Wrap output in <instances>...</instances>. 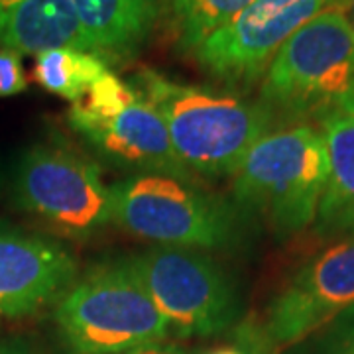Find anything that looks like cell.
<instances>
[{
    "mask_svg": "<svg viewBox=\"0 0 354 354\" xmlns=\"http://www.w3.org/2000/svg\"><path fill=\"white\" fill-rule=\"evenodd\" d=\"M67 122L104 162L120 169L189 177L164 118L130 83L111 71L71 104Z\"/></svg>",
    "mask_w": 354,
    "mask_h": 354,
    "instance_id": "7",
    "label": "cell"
},
{
    "mask_svg": "<svg viewBox=\"0 0 354 354\" xmlns=\"http://www.w3.org/2000/svg\"><path fill=\"white\" fill-rule=\"evenodd\" d=\"M0 354H28L24 351H16V348H0Z\"/></svg>",
    "mask_w": 354,
    "mask_h": 354,
    "instance_id": "23",
    "label": "cell"
},
{
    "mask_svg": "<svg viewBox=\"0 0 354 354\" xmlns=\"http://www.w3.org/2000/svg\"><path fill=\"white\" fill-rule=\"evenodd\" d=\"M127 354H177L174 351H167V348H162V346H144V348H138V351H132V353Z\"/></svg>",
    "mask_w": 354,
    "mask_h": 354,
    "instance_id": "19",
    "label": "cell"
},
{
    "mask_svg": "<svg viewBox=\"0 0 354 354\" xmlns=\"http://www.w3.org/2000/svg\"><path fill=\"white\" fill-rule=\"evenodd\" d=\"M109 73L106 62L88 51L50 50L36 55L34 81L65 101L79 102L101 77Z\"/></svg>",
    "mask_w": 354,
    "mask_h": 354,
    "instance_id": "15",
    "label": "cell"
},
{
    "mask_svg": "<svg viewBox=\"0 0 354 354\" xmlns=\"http://www.w3.org/2000/svg\"><path fill=\"white\" fill-rule=\"evenodd\" d=\"M95 53L104 62L134 57L160 16V0H71Z\"/></svg>",
    "mask_w": 354,
    "mask_h": 354,
    "instance_id": "14",
    "label": "cell"
},
{
    "mask_svg": "<svg viewBox=\"0 0 354 354\" xmlns=\"http://www.w3.org/2000/svg\"><path fill=\"white\" fill-rule=\"evenodd\" d=\"M213 354H250V353H244L241 348H221V351H215Z\"/></svg>",
    "mask_w": 354,
    "mask_h": 354,
    "instance_id": "20",
    "label": "cell"
},
{
    "mask_svg": "<svg viewBox=\"0 0 354 354\" xmlns=\"http://www.w3.org/2000/svg\"><path fill=\"white\" fill-rule=\"evenodd\" d=\"M329 156V176L317 211V234L354 236V116L333 111L319 118Z\"/></svg>",
    "mask_w": 354,
    "mask_h": 354,
    "instance_id": "13",
    "label": "cell"
},
{
    "mask_svg": "<svg viewBox=\"0 0 354 354\" xmlns=\"http://www.w3.org/2000/svg\"><path fill=\"white\" fill-rule=\"evenodd\" d=\"M55 323L71 354H127L160 344L169 330L128 260L93 268L65 291Z\"/></svg>",
    "mask_w": 354,
    "mask_h": 354,
    "instance_id": "3",
    "label": "cell"
},
{
    "mask_svg": "<svg viewBox=\"0 0 354 354\" xmlns=\"http://www.w3.org/2000/svg\"><path fill=\"white\" fill-rule=\"evenodd\" d=\"M337 354H354V337L344 344V348H342L341 353H337Z\"/></svg>",
    "mask_w": 354,
    "mask_h": 354,
    "instance_id": "21",
    "label": "cell"
},
{
    "mask_svg": "<svg viewBox=\"0 0 354 354\" xmlns=\"http://www.w3.org/2000/svg\"><path fill=\"white\" fill-rule=\"evenodd\" d=\"M329 176L321 130L281 128L258 140L234 174L232 193L241 211L260 215L279 239L313 225Z\"/></svg>",
    "mask_w": 354,
    "mask_h": 354,
    "instance_id": "2",
    "label": "cell"
},
{
    "mask_svg": "<svg viewBox=\"0 0 354 354\" xmlns=\"http://www.w3.org/2000/svg\"><path fill=\"white\" fill-rule=\"evenodd\" d=\"M353 77V22L346 12L327 10L301 26L272 57L260 104L288 120L323 118L339 109Z\"/></svg>",
    "mask_w": 354,
    "mask_h": 354,
    "instance_id": "4",
    "label": "cell"
},
{
    "mask_svg": "<svg viewBox=\"0 0 354 354\" xmlns=\"http://www.w3.org/2000/svg\"><path fill=\"white\" fill-rule=\"evenodd\" d=\"M132 87L164 118L177 158L205 176H232L254 144L268 134L272 114L213 88L177 83L153 69L134 77Z\"/></svg>",
    "mask_w": 354,
    "mask_h": 354,
    "instance_id": "1",
    "label": "cell"
},
{
    "mask_svg": "<svg viewBox=\"0 0 354 354\" xmlns=\"http://www.w3.org/2000/svg\"><path fill=\"white\" fill-rule=\"evenodd\" d=\"M146 291L181 337H207L239 315V293L223 268L193 248L158 244L130 260Z\"/></svg>",
    "mask_w": 354,
    "mask_h": 354,
    "instance_id": "8",
    "label": "cell"
},
{
    "mask_svg": "<svg viewBox=\"0 0 354 354\" xmlns=\"http://www.w3.org/2000/svg\"><path fill=\"white\" fill-rule=\"evenodd\" d=\"M354 305V236L333 242L288 279L268 309V337L293 344Z\"/></svg>",
    "mask_w": 354,
    "mask_h": 354,
    "instance_id": "10",
    "label": "cell"
},
{
    "mask_svg": "<svg viewBox=\"0 0 354 354\" xmlns=\"http://www.w3.org/2000/svg\"><path fill=\"white\" fill-rule=\"evenodd\" d=\"M339 111L353 114L354 116V77H353V83H351V87H348V91H346V95L342 97L341 104H339Z\"/></svg>",
    "mask_w": 354,
    "mask_h": 354,
    "instance_id": "18",
    "label": "cell"
},
{
    "mask_svg": "<svg viewBox=\"0 0 354 354\" xmlns=\"http://www.w3.org/2000/svg\"><path fill=\"white\" fill-rule=\"evenodd\" d=\"M353 0H252L193 51L209 75L248 85L264 77L272 57L315 16L351 10Z\"/></svg>",
    "mask_w": 354,
    "mask_h": 354,
    "instance_id": "9",
    "label": "cell"
},
{
    "mask_svg": "<svg viewBox=\"0 0 354 354\" xmlns=\"http://www.w3.org/2000/svg\"><path fill=\"white\" fill-rule=\"evenodd\" d=\"M28 88L22 55L18 51L0 48V99L20 95Z\"/></svg>",
    "mask_w": 354,
    "mask_h": 354,
    "instance_id": "17",
    "label": "cell"
},
{
    "mask_svg": "<svg viewBox=\"0 0 354 354\" xmlns=\"http://www.w3.org/2000/svg\"><path fill=\"white\" fill-rule=\"evenodd\" d=\"M113 223L148 241L181 248H223L241 236L239 211L191 177L132 174L111 185Z\"/></svg>",
    "mask_w": 354,
    "mask_h": 354,
    "instance_id": "5",
    "label": "cell"
},
{
    "mask_svg": "<svg viewBox=\"0 0 354 354\" xmlns=\"http://www.w3.org/2000/svg\"><path fill=\"white\" fill-rule=\"evenodd\" d=\"M0 48L20 55L59 48L95 53L71 0H0Z\"/></svg>",
    "mask_w": 354,
    "mask_h": 354,
    "instance_id": "12",
    "label": "cell"
},
{
    "mask_svg": "<svg viewBox=\"0 0 354 354\" xmlns=\"http://www.w3.org/2000/svg\"><path fill=\"white\" fill-rule=\"evenodd\" d=\"M353 28H354V24H353Z\"/></svg>",
    "mask_w": 354,
    "mask_h": 354,
    "instance_id": "25",
    "label": "cell"
},
{
    "mask_svg": "<svg viewBox=\"0 0 354 354\" xmlns=\"http://www.w3.org/2000/svg\"><path fill=\"white\" fill-rule=\"evenodd\" d=\"M14 205L57 234L87 239L113 223L111 187L101 169L64 142H38L18 156L10 181Z\"/></svg>",
    "mask_w": 354,
    "mask_h": 354,
    "instance_id": "6",
    "label": "cell"
},
{
    "mask_svg": "<svg viewBox=\"0 0 354 354\" xmlns=\"http://www.w3.org/2000/svg\"><path fill=\"white\" fill-rule=\"evenodd\" d=\"M351 12H353V16H354V0L351 2Z\"/></svg>",
    "mask_w": 354,
    "mask_h": 354,
    "instance_id": "24",
    "label": "cell"
},
{
    "mask_svg": "<svg viewBox=\"0 0 354 354\" xmlns=\"http://www.w3.org/2000/svg\"><path fill=\"white\" fill-rule=\"evenodd\" d=\"M4 183H6V174H4V167L0 164V193L4 189Z\"/></svg>",
    "mask_w": 354,
    "mask_h": 354,
    "instance_id": "22",
    "label": "cell"
},
{
    "mask_svg": "<svg viewBox=\"0 0 354 354\" xmlns=\"http://www.w3.org/2000/svg\"><path fill=\"white\" fill-rule=\"evenodd\" d=\"M250 2L252 0H162L160 10L164 12L177 48L193 53Z\"/></svg>",
    "mask_w": 354,
    "mask_h": 354,
    "instance_id": "16",
    "label": "cell"
},
{
    "mask_svg": "<svg viewBox=\"0 0 354 354\" xmlns=\"http://www.w3.org/2000/svg\"><path fill=\"white\" fill-rule=\"evenodd\" d=\"M75 258L59 242L0 225V315L22 317L73 281Z\"/></svg>",
    "mask_w": 354,
    "mask_h": 354,
    "instance_id": "11",
    "label": "cell"
}]
</instances>
